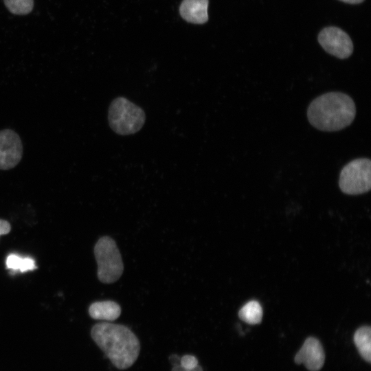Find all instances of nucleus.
Here are the masks:
<instances>
[{"instance_id":"1","label":"nucleus","mask_w":371,"mask_h":371,"mask_svg":"<svg viewBox=\"0 0 371 371\" xmlns=\"http://www.w3.org/2000/svg\"><path fill=\"white\" fill-rule=\"evenodd\" d=\"M91 335L113 365L126 369L137 360L140 344L137 336L126 326L109 322L94 325Z\"/></svg>"},{"instance_id":"2","label":"nucleus","mask_w":371,"mask_h":371,"mask_svg":"<svg viewBox=\"0 0 371 371\" xmlns=\"http://www.w3.org/2000/svg\"><path fill=\"white\" fill-rule=\"evenodd\" d=\"M356 107L353 100L341 92H329L314 99L308 106L310 124L322 131H340L355 119Z\"/></svg>"},{"instance_id":"3","label":"nucleus","mask_w":371,"mask_h":371,"mask_svg":"<svg viewBox=\"0 0 371 371\" xmlns=\"http://www.w3.org/2000/svg\"><path fill=\"white\" fill-rule=\"evenodd\" d=\"M111 128L120 135L136 133L144 126L146 115L144 110L124 97L112 100L108 111Z\"/></svg>"},{"instance_id":"4","label":"nucleus","mask_w":371,"mask_h":371,"mask_svg":"<svg viewBox=\"0 0 371 371\" xmlns=\"http://www.w3.org/2000/svg\"><path fill=\"white\" fill-rule=\"evenodd\" d=\"M94 254L99 280L107 284L117 281L123 273L124 265L114 240L109 236L100 238L94 247Z\"/></svg>"},{"instance_id":"5","label":"nucleus","mask_w":371,"mask_h":371,"mask_svg":"<svg viewBox=\"0 0 371 371\" xmlns=\"http://www.w3.org/2000/svg\"><path fill=\"white\" fill-rule=\"evenodd\" d=\"M371 161L358 158L348 163L341 170L339 179L342 192L357 195L368 192L371 188Z\"/></svg>"},{"instance_id":"6","label":"nucleus","mask_w":371,"mask_h":371,"mask_svg":"<svg viewBox=\"0 0 371 371\" xmlns=\"http://www.w3.org/2000/svg\"><path fill=\"white\" fill-rule=\"evenodd\" d=\"M318 42L324 49L339 59L350 56L353 43L350 36L337 27H326L319 32Z\"/></svg>"},{"instance_id":"7","label":"nucleus","mask_w":371,"mask_h":371,"mask_svg":"<svg viewBox=\"0 0 371 371\" xmlns=\"http://www.w3.org/2000/svg\"><path fill=\"white\" fill-rule=\"evenodd\" d=\"M23 144L19 135L12 129L0 131V170L16 166L23 157Z\"/></svg>"},{"instance_id":"8","label":"nucleus","mask_w":371,"mask_h":371,"mask_svg":"<svg viewBox=\"0 0 371 371\" xmlns=\"http://www.w3.org/2000/svg\"><path fill=\"white\" fill-rule=\"evenodd\" d=\"M294 360L297 364H304L310 371H319L325 361L324 351L319 341L313 337H308Z\"/></svg>"},{"instance_id":"9","label":"nucleus","mask_w":371,"mask_h":371,"mask_svg":"<svg viewBox=\"0 0 371 371\" xmlns=\"http://www.w3.org/2000/svg\"><path fill=\"white\" fill-rule=\"evenodd\" d=\"M208 0H183L179 7L181 16L186 21L203 24L207 21Z\"/></svg>"},{"instance_id":"10","label":"nucleus","mask_w":371,"mask_h":371,"mask_svg":"<svg viewBox=\"0 0 371 371\" xmlns=\"http://www.w3.org/2000/svg\"><path fill=\"white\" fill-rule=\"evenodd\" d=\"M89 313L93 319L111 322L120 317L121 308L111 300L98 301L90 305Z\"/></svg>"},{"instance_id":"11","label":"nucleus","mask_w":371,"mask_h":371,"mask_svg":"<svg viewBox=\"0 0 371 371\" xmlns=\"http://www.w3.org/2000/svg\"><path fill=\"white\" fill-rule=\"evenodd\" d=\"M354 343L361 357L371 362V328L369 326L359 328L354 334Z\"/></svg>"},{"instance_id":"12","label":"nucleus","mask_w":371,"mask_h":371,"mask_svg":"<svg viewBox=\"0 0 371 371\" xmlns=\"http://www.w3.org/2000/svg\"><path fill=\"white\" fill-rule=\"evenodd\" d=\"M238 317L249 324H259L262 317V306L258 302L251 300L240 309Z\"/></svg>"},{"instance_id":"13","label":"nucleus","mask_w":371,"mask_h":371,"mask_svg":"<svg viewBox=\"0 0 371 371\" xmlns=\"http://www.w3.org/2000/svg\"><path fill=\"white\" fill-rule=\"evenodd\" d=\"M6 267L12 271L21 273L34 270L36 268L35 261L31 258L21 257L16 254H10L6 259Z\"/></svg>"},{"instance_id":"14","label":"nucleus","mask_w":371,"mask_h":371,"mask_svg":"<svg viewBox=\"0 0 371 371\" xmlns=\"http://www.w3.org/2000/svg\"><path fill=\"white\" fill-rule=\"evenodd\" d=\"M8 10L14 14H29L33 9L34 0H3Z\"/></svg>"},{"instance_id":"15","label":"nucleus","mask_w":371,"mask_h":371,"mask_svg":"<svg viewBox=\"0 0 371 371\" xmlns=\"http://www.w3.org/2000/svg\"><path fill=\"white\" fill-rule=\"evenodd\" d=\"M179 364L187 370H190L199 365L197 359L190 355L183 356L180 359Z\"/></svg>"},{"instance_id":"16","label":"nucleus","mask_w":371,"mask_h":371,"mask_svg":"<svg viewBox=\"0 0 371 371\" xmlns=\"http://www.w3.org/2000/svg\"><path fill=\"white\" fill-rule=\"evenodd\" d=\"M10 229V224L5 220L0 219V236L8 234Z\"/></svg>"},{"instance_id":"17","label":"nucleus","mask_w":371,"mask_h":371,"mask_svg":"<svg viewBox=\"0 0 371 371\" xmlns=\"http://www.w3.org/2000/svg\"><path fill=\"white\" fill-rule=\"evenodd\" d=\"M169 359H170V362L172 363V364L173 366L179 363V361H180V359H179V356L177 355H171Z\"/></svg>"},{"instance_id":"18","label":"nucleus","mask_w":371,"mask_h":371,"mask_svg":"<svg viewBox=\"0 0 371 371\" xmlns=\"http://www.w3.org/2000/svg\"><path fill=\"white\" fill-rule=\"evenodd\" d=\"M172 371H189L180 366L179 363L174 365Z\"/></svg>"},{"instance_id":"19","label":"nucleus","mask_w":371,"mask_h":371,"mask_svg":"<svg viewBox=\"0 0 371 371\" xmlns=\"http://www.w3.org/2000/svg\"><path fill=\"white\" fill-rule=\"evenodd\" d=\"M341 1H343L344 3H350V4H358L362 3L364 0H339Z\"/></svg>"},{"instance_id":"20","label":"nucleus","mask_w":371,"mask_h":371,"mask_svg":"<svg viewBox=\"0 0 371 371\" xmlns=\"http://www.w3.org/2000/svg\"><path fill=\"white\" fill-rule=\"evenodd\" d=\"M190 371H203V369L200 366L198 365Z\"/></svg>"}]
</instances>
